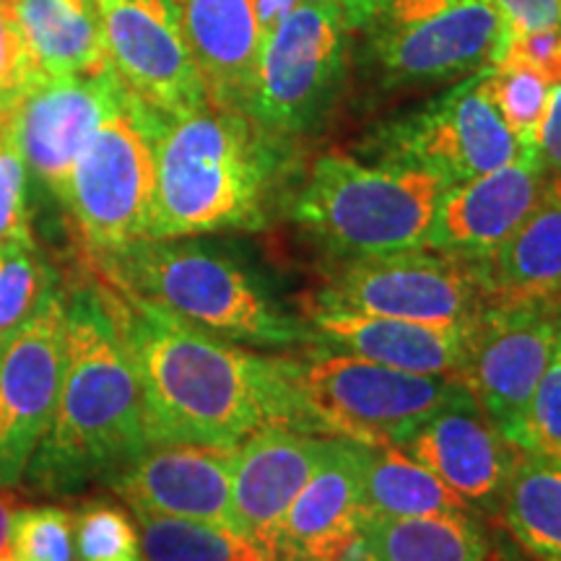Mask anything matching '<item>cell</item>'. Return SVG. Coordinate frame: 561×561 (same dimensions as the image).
<instances>
[{
    "instance_id": "1",
    "label": "cell",
    "mask_w": 561,
    "mask_h": 561,
    "mask_svg": "<svg viewBox=\"0 0 561 561\" xmlns=\"http://www.w3.org/2000/svg\"><path fill=\"white\" fill-rule=\"evenodd\" d=\"M104 297L138 375L151 442L237 447L265 426L320 432L280 356L201 331L112 284Z\"/></svg>"
},
{
    "instance_id": "2",
    "label": "cell",
    "mask_w": 561,
    "mask_h": 561,
    "mask_svg": "<svg viewBox=\"0 0 561 561\" xmlns=\"http://www.w3.org/2000/svg\"><path fill=\"white\" fill-rule=\"evenodd\" d=\"M286 146L289 138L214 102L159 115L149 240L263 229L286 172Z\"/></svg>"
},
{
    "instance_id": "3",
    "label": "cell",
    "mask_w": 561,
    "mask_h": 561,
    "mask_svg": "<svg viewBox=\"0 0 561 561\" xmlns=\"http://www.w3.org/2000/svg\"><path fill=\"white\" fill-rule=\"evenodd\" d=\"M151 442L144 392L102 286L66 299V362L53 424L39 442L37 471L76 483L121 468Z\"/></svg>"
},
{
    "instance_id": "4",
    "label": "cell",
    "mask_w": 561,
    "mask_h": 561,
    "mask_svg": "<svg viewBox=\"0 0 561 561\" xmlns=\"http://www.w3.org/2000/svg\"><path fill=\"white\" fill-rule=\"evenodd\" d=\"M94 261L107 284L240 346L286 351L318 343L261 273L206 244L144 240Z\"/></svg>"
},
{
    "instance_id": "5",
    "label": "cell",
    "mask_w": 561,
    "mask_h": 561,
    "mask_svg": "<svg viewBox=\"0 0 561 561\" xmlns=\"http://www.w3.org/2000/svg\"><path fill=\"white\" fill-rule=\"evenodd\" d=\"M445 191L424 170L322 153L294 195L291 216L333 261L390 255L426 248Z\"/></svg>"
},
{
    "instance_id": "6",
    "label": "cell",
    "mask_w": 561,
    "mask_h": 561,
    "mask_svg": "<svg viewBox=\"0 0 561 561\" xmlns=\"http://www.w3.org/2000/svg\"><path fill=\"white\" fill-rule=\"evenodd\" d=\"M280 359L312 424L367 447H401L421 421L462 392L453 377L390 369L325 343Z\"/></svg>"
},
{
    "instance_id": "7",
    "label": "cell",
    "mask_w": 561,
    "mask_h": 561,
    "mask_svg": "<svg viewBox=\"0 0 561 561\" xmlns=\"http://www.w3.org/2000/svg\"><path fill=\"white\" fill-rule=\"evenodd\" d=\"M343 9L392 87L471 76L491 66L507 39L504 21L483 0H343Z\"/></svg>"
},
{
    "instance_id": "8",
    "label": "cell",
    "mask_w": 561,
    "mask_h": 561,
    "mask_svg": "<svg viewBox=\"0 0 561 561\" xmlns=\"http://www.w3.org/2000/svg\"><path fill=\"white\" fill-rule=\"evenodd\" d=\"M159 115L125 94L83 146L62 203L91 255H112L149 240L157 187Z\"/></svg>"
},
{
    "instance_id": "9",
    "label": "cell",
    "mask_w": 561,
    "mask_h": 561,
    "mask_svg": "<svg viewBox=\"0 0 561 561\" xmlns=\"http://www.w3.org/2000/svg\"><path fill=\"white\" fill-rule=\"evenodd\" d=\"M351 42L343 0H297L265 32L244 112L280 138L318 128L339 96Z\"/></svg>"
},
{
    "instance_id": "10",
    "label": "cell",
    "mask_w": 561,
    "mask_h": 561,
    "mask_svg": "<svg viewBox=\"0 0 561 561\" xmlns=\"http://www.w3.org/2000/svg\"><path fill=\"white\" fill-rule=\"evenodd\" d=\"M367 153L382 164L413 167L445 182L481 178L525 157L486 91V68L466 76L424 107L385 123L369 138Z\"/></svg>"
},
{
    "instance_id": "11",
    "label": "cell",
    "mask_w": 561,
    "mask_h": 561,
    "mask_svg": "<svg viewBox=\"0 0 561 561\" xmlns=\"http://www.w3.org/2000/svg\"><path fill=\"white\" fill-rule=\"evenodd\" d=\"M305 307L424 325H466L486 307V299L473 263L419 248L335 261Z\"/></svg>"
},
{
    "instance_id": "12",
    "label": "cell",
    "mask_w": 561,
    "mask_h": 561,
    "mask_svg": "<svg viewBox=\"0 0 561 561\" xmlns=\"http://www.w3.org/2000/svg\"><path fill=\"white\" fill-rule=\"evenodd\" d=\"M66 362V299L55 286L0 341V489L19 483L53 424Z\"/></svg>"
},
{
    "instance_id": "13",
    "label": "cell",
    "mask_w": 561,
    "mask_h": 561,
    "mask_svg": "<svg viewBox=\"0 0 561 561\" xmlns=\"http://www.w3.org/2000/svg\"><path fill=\"white\" fill-rule=\"evenodd\" d=\"M110 70L133 100L157 115L210 102L170 0H96Z\"/></svg>"
},
{
    "instance_id": "14",
    "label": "cell",
    "mask_w": 561,
    "mask_h": 561,
    "mask_svg": "<svg viewBox=\"0 0 561 561\" xmlns=\"http://www.w3.org/2000/svg\"><path fill=\"white\" fill-rule=\"evenodd\" d=\"M553 356L557 314L486 305L466 325L455 382L507 437Z\"/></svg>"
},
{
    "instance_id": "15",
    "label": "cell",
    "mask_w": 561,
    "mask_h": 561,
    "mask_svg": "<svg viewBox=\"0 0 561 561\" xmlns=\"http://www.w3.org/2000/svg\"><path fill=\"white\" fill-rule=\"evenodd\" d=\"M128 91L110 68L96 73L39 76L11 110V138L32 172L62 198L83 146L121 107Z\"/></svg>"
},
{
    "instance_id": "16",
    "label": "cell",
    "mask_w": 561,
    "mask_h": 561,
    "mask_svg": "<svg viewBox=\"0 0 561 561\" xmlns=\"http://www.w3.org/2000/svg\"><path fill=\"white\" fill-rule=\"evenodd\" d=\"M234 447L198 442H149L115 468L112 489L133 512L234 528L231 515Z\"/></svg>"
},
{
    "instance_id": "17",
    "label": "cell",
    "mask_w": 561,
    "mask_h": 561,
    "mask_svg": "<svg viewBox=\"0 0 561 561\" xmlns=\"http://www.w3.org/2000/svg\"><path fill=\"white\" fill-rule=\"evenodd\" d=\"M331 445V434L299 426H265L242 439L234 447L231 466V515L237 533L276 557L280 523L328 458Z\"/></svg>"
},
{
    "instance_id": "18",
    "label": "cell",
    "mask_w": 561,
    "mask_h": 561,
    "mask_svg": "<svg viewBox=\"0 0 561 561\" xmlns=\"http://www.w3.org/2000/svg\"><path fill=\"white\" fill-rule=\"evenodd\" d=\"M401 450L445 481L471 510H500L520 447L504 437L466 390L421 421Z\"/></svg>"
},
{
    "instance_id": "19",
    "label": "cell",
    "mask_w": 561,
    "mask_h": 561,
    "mask_svg": "<svg viewBox=\"0 0 561 561\" xmlns=\"http://www.w3.org/2000/svg\"><path fill=\"white\" fill-rule=\"evenodd\" d=\"M551 187L536 153L458 182L442 193L426 248L476 263L500 250L523 227Z\"/></svg>"
},
{
    "instance_id": "20",
    "label": "cell",
    "mask_w": 561,
    "mask_h": 561,
    "mask_svg": "<svg viewBox=\"0 0 561 561\" xmlns=\"http://www.w3.org/2000/svg\"><path fill=\"white\" fill-rule=\"evenodd\" d=\"M369 447L333 437L328 458L286 512L276 536L278 561L341 559L359 541L364 507V471Z\"/></svg>"
},
{
    "instance_id": "21",
    "label": "cell",
    "mask_w": 561,
    "mask_h": 561,
    "mask_svg": "<svg viewBox=\"0 0 561 561\" xmlns=\"http://www.w3.org/2000/svg\"><path fill=\"white\" fill-rule=\"evenodd\" d=\"M172 9L208 100L221 107L248 110L268 32L261 0H172Z\"/></svg>"
},
{
    "instance_id": "22",
    "label": "cell",
    "mask_w": 561,
    "mask_h": 561,
    "mask_svg": "<svg viewBox=\"0 0 561 561\" xmlns=\"http://www.w3.org/2000/svg\"><path fill=\"white\" fill-rule=\"evenodd\" d=\"M301 318L325 346L362 356L382 367L411 375L453 377L458 371L466 325H424V322L371 318V314L305 307Z\"/></svg>"
},
{
    "instance_id": "23",
    "label": "cell",
    "mask_w": 561,
    "mask_h": 561,
    "mask_svg": "<svg viewBox=\"0 0 561 561\" xmlns=\"http://www.w3.org/2000/svg\"><path fill=\"white\" fill-rule=\"evenodd\" d=\"M486 305L561 312V180L500 250L473 263Z\"/></svg>"
},
{
    "instance_id": "24",
    "label": "cell",
    "mask_w": 561,
    "mask_h": 561,
    "mask_svg": "<svg viewBox=\"0 0 561 561\" xmlns=\"http://www.w3.org/2000/svg\"><path fill=\"white\" fill-rule=\"evenodd\" d=\"M359 549L371 561H520L481 528L476 512L367 517Z\"/></svg>"
},
{
    "instance_id": "25",
    "label": "cell",
    "mask_w": 561,
    "mask_h": 561,
    "mask_svg": "<svg viewBox=\"0 0 561 561\" xmlns=\"http://www.w3.org/2000/svg\"><path fill=\"white\" fill-rule=\"evenodd\" d=\"M39 76L96 73L110 68L94 5L79 0H11Z\"/></svg>"
},
{
    "instance_id": "26",
    "label": "cell",
    "mask_w": 561,
    "mask_h": 561,
    "mask_svg": "<svg viewBox=\"0 0 561 561\" xmlns=\"http://www.w3.org/2000/svg\"><path fill=\"white\" fill-rule=\"evenodd\" d=\"M507 533L533 561H561V466L517 455L500 500Z\"/></svg>"
},
{
    "instance_id": "27",
    "label": "cell",
    "mask_w": 561,
    "mask_h": 561,
    "mask_svg": "<svg viewBox=\"0 0 561 561\" xmlns=\"http://www.w3.org/2000/svg\"><path fill=\"white\" fill-rule=\"evenodd\" d=\"M367 517H430L473 512L462 496L439 481L401 447H369L364 471Z\"/></svg>"
},
{
    "instance_id": "28",
    "label": "cell",
    "mask_w": 561,
    "mask_h": 561,
    "mask_svg": "<svg viewBox=\"0 0 561 561\" xmlns=\"http://www.w3.org/2000/svg\"><path fill=\"white\" fill-rule=\"evenodd\" d=\"M146 561H278L242 533L224 525L136 512Z\"/></svg>"
},
{
    "instance_id": "29",
    "label": "cell",
    "mask_w": 561,
    "mask_h": 561,
    "mask_svg": "<svg viewBox=\"0 0 561 561\" xmlns=\"http://www.w3.org/2000/svg\"><path fill=\"white\" fill-rule=\"evenodd\" d=\"M553 83L528 66H486V91L523 149L536 153Z\"/></svg>"
},
{
    "instance_id": "30",
    "label": "cell",
    "mask_w": 561,
    "mask_h": 561,
    "mask_svg": "<svg viewBox=\"0 0 561 561\" xmlns=\"http://www.w3.org/2000/svg\"><path fill=\"white\" fill-rule=\"evenodd\" d=\"M50 289L53 276L34 244L0 248V341L37 310Z\"/></svg>"
},
{
    "instance_id": "31",
    "label": "cell",
    "mask_w": 561,
    "mask_h": 561,
    "mask_svg": "<svg viewBox=\"0 0 561 561\" xmlns=\"http://www.w3.org/2000/svg\"><path fill=\"white\" fill-rule=\"evenodd\" d=\"M507 439L523 453L538 455L561 466V359L553 356L528 405L507 432Z\"/></svg>"
},
{
    "instance_id": "32",
    "label": "cell",
    "mask_w": 561,
    "mask_h": 561,
    "mask_svg": "<svg viewBox=\"0 0 561 561\" xmlns=\"http://www.w3.org/2000/svg\"><path fill=\"white\" fill-rule=\"evenodd\" d=\"M73 515L60 507H21L11 523L16 561H73Z\"/></svg>"
},
{
    "instance_id": "33",
    "label": "cell",
    "mask_w": 561,
    "mask_h": 561,
    "mask_svg": "<svg viewBox=\"0 0 561 561\" xmlns=\"http://www.w3.org/2000/svg\"><path fill=\"white\" fill-rule=\"evenodd\" d=\"M73 543L81 561H112L140 557L136 525L115 504H89L73 517Z\"/></svg>"
},
{
    "instance_id": "34",
    "label": "cell",
    "mask_w": 561,
    "mask_h": 561,
    "mask_svg": "<svg viewBox=\"0 0 561 561\" xmlns=\"http://www.w3.org/2000/svg\"><path fill=\"white\" fill-rule=\"evenodd\" d=\"M34 244L26 206V164L11 138V115H0V248Z\"/></svg>"
},
{
    "instance_id": "35",
    "label": "cell",
    "mask_w": 561,
    "mask_h": 561,
    "mask_svg": "<svg viewBox=\"0 0 561 561\" xmlns=\"http://www.w3.org/2000/svg\"><path fill=\"white\" fill-rule=\"evenodd\" d=\"M39 79L11 0H0V115H11L19 96Z\"/></svg>"
},
{
    "instance_id": "36",
    "label": "cell",
    "mask_w": 561,
    "mask_h": 561,
    "mask_svg": "<svg viewBox=\"0 0 561 561\" xmlns=\"http://www.w3.org/2000/svg\"><path fill=\"white\" fill-rule=\"evenodd\" d=\"M507 26V37L561 32V0H483Z\"/></svg>"
},
{
    "instance_id": "37",
    "label": "cell",
    "mask_w": 561,
    "mask_h": 561,
    "mask_svg": "<svg viewBox=\"0 0 561 561\" xmlns=\"http://www.w3.org/2000/svg\"><path fill=\"white\" fill-rule=\"evenodd\" d=\"M536 157L553 180H561V83H553L549 107L536 140Z\"/></svg>"
},
{
    "instance_id": "38",
    "label": "cell",
    "mask_w": 561,
    "mask_h": 561,
    "mask_svg": "<svg viewBox=\"0 0 561 561\" xmlns=\"http://www.w3.org/2000/svg\"><path fill=\"white\" fill-rule=\"evenodd\" d=\"M19 510V500L11 491L0 489V557L11 553V523Z\"/></svg>"
},
{
    "instance_id": "39",
    "label": "cell",
    "mask_w": 561,
    "mask_h": 561,
    "mask_svg": "<svg viewBox=\"0 0 561 561\" xmlns=\"http://www.w3.org/2000/svg\"><path fill=\"white\" fill-rule=\"evenodd\" d=\"M331 561H371V559H367V553H364V551L359 549V541H356V546L346 553V557L331 559Z\"/></svg>"
},
{
    "instance_id": "40",
    "label": "cell",
    "mask_w": 561,
    "mask_h": 561,
    "mask_svg": "<svg viewBox=\"0 0 561 561\" xmlns=\"http://www.w3.org/2000/svg\"><path fill=\"white\" fill-rule=\"evenodd\" d=\"M557 356L561 359V312L557 314Z\"/></svg>"
},
{
    "instance_id": "41",
    "label": "cell",
    "mask_w": 561,
    "mask_h": 561,
    "mask_svg": "<svg viewBox=\"0 0 561 561\" xmlns=\"http://www.w3.org/2000/svg\"><path fill=\"white\" fill-rule=\"evenodd\" d=\"M79 3H83V5H94L96 0H79ZM94 9H96V5H94Z\"/></svg>"
},
{
    "instance_id": "42",
    "label": "cell",
    "mask_w": 561,
    "mask_h": 561,
    "mask_svg": "<svg viewBox=\"0 0 561 561\" xmlns=\"http://www.w3.org/2000/svg\"><path fill=\"white\" fill-rule=\"evenodd\" d=\"M112 561H140V557H130V559H112Z\"/></svg>"
},
{
    "instance_id": "43",
    "label": "cell",
    "mask_w": 561,
    "mask_h": 561,
    "mask_svg": "<svg viewBox=\"0 0 561 561\" xmlns=\"http://www.w3.org/2000/svg\"><path fill=\"white\" fill-rule=\"evenodd\" d=\"M0 561H16V559H13L11 553H9V557H0Z\"/></svg>"
},
{
    "instance_id": "44",
    "label": "cell",
    "mask_w": 561,
    "mask_h": 561,
    "mask_svg": "<svg viewBox=\"0 0 561 561\" xmlns=\"http://www.w3.org/2000/svg\"><path fill=\"white\" fill-rule=\"evenodd\" d=\"M170 3H172V0H170Z\"/></svg>"
}]
</instances>
